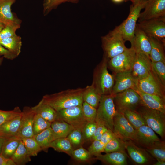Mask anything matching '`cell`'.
<instances>
[{
	"label": "cell",
	"instance_id": "cell-14",
	"mask_svg": "<svg viewBox=\"0 0 165 165\" xmlns=\"http://www.w3.org/2000/svg\"><path fill=\"white\" fill-rule=\"evenodd\" d=\"M139 22L152 19H165V0H147Z\"/></svg>",
	"mask_w": 165,
	"mask_h": 165
},
{
	"label": "cell",
	"instance_id": "cell-3",
	"mask_svg": "<svg viewBox=\"0 0 165 165\" xmlns=\"http://www.w3.org/2000/svg\"><path fill=\"white\" fill-rule=\"evenodd\" d=\"M112 94L101 95L97 110L95 122L113 132L114 118L117 112Z\"/></svg>",
	"mask_w": 165,
	"mask_h": 165
},
{
	"label": "cell",
	"instance_id": "cell-31",
	"mask_svg": "<svg viewBox=\"0 0 165 165\" xmlns=\"http://www.w3.org/2000/svg\"><path fill=\"white\" fill-rule=\"evenodd\" d=\"M21 138L17 136L7 138L2 146L0 154L7 158H10L18 146Z\"/></svg>",
	"mask_w": 165,
	"mask_h": 165
},
{
	"label": "cell",
	"instance_id": "cell-55",
	"mask_svg": "<svg viewBox=\"0 0 165 165\" xmlns=\"http://www.w3.org/2000/svg\"><path fill=\"white\" fill-rule=\"evenodd\" d=\"M3 57H0V66L2 65V63L3 62Z\"/></svg>",
	"mask_w": 165,
	"mask_h": 165
},
{
	"label": "cell",
	"instance_id": "cell-53",
	"mask_svg": "<svg viewBox=\"0 0 165 165\" xmlns=\"http://www.w3.org/2000/svg\"><path fill=\"white\" fill-rule=\"evenodd\" d=\"M5 26L4 24L0 22V33L2 30Z\"/></svg>",
	"mask_w": 165,
	"mask_h": 165
},
{
	"label": "cell",
	"instance_id": "cell-45",
	"mask_svg": "<svg viewBox=\"0 0 165 165\" xmlns=\"http://www.w3.org/2000/svg\"><path fill=\"white\" fill-rule=\"evenodd\" d=\"M97 125L95 122H87L83 128L82 133L84 140H90L93 135Z\"/></svg>",
	"mask_w": 165,
	"mask_h": 165
},
{
	"label": "cell",
	"instance_id": "cell-32",
	"mask_svg": "<svg viewBox=\"0 0 165 165\" xmlns=\"http://www.w3.org/2000/svg\"><path fill=\"white\" fill-rule=\"evenodd\" d=\"M50 147L53 148L55 151L63 152L71 156L73 147L67 137L57 138L50 143Z\"/></svg>",
	"mask_w": 165,
	"mask_h": 165
},
{
	"label": "cell",
	"instance_id": "cell-12",
	"mask_svg": "<svg viewBox=\"0 0 165 165\" xmlns=\"http://www.w3.org/2000/svg\"><path fill=\"white\" fill-rule=\"evenodd\" d=\"M113 132L124 141L135 140L136 130L129 123L122 112H117L114 117Z\"/></svg>",
	"mask_w": 165,
	"mask_h": 165
},
{
	"label": "cell",
	"instance_id": "cell-27",
	"mask_svg": "<svg viewBox=\"0 0 165 165\" xmlns=\"http://www.w3.org/2000/svg\"><path fill=\"white\" fill-rule=\"evenodd\" d=\"M0 43L10 52L18 56L22 46L21 37L16 34L0 40Z\"/></svg>",
	"mask_w": 165,
	"mask_h": 165
},
{
	"label": "cell",
	"instance_id": "cell-50",
	"mask_svg": "<svg viewBox=\"0 0 165 165\" xmlns=\"http://www.w3.org/2000/svg\"><path fill=\"white\" fill-rule=\"evenodd\" d=\"M0 165H16L10 158H7L0 154Z\"/></svg>",
	"mask_w": 165,
	"mask_h": 165
},
{
	"label": "cell",
	"instance_id": "cell-20",
	"mask_svg": "<svg viewBox=\"0 0 165 165\" xmlns=\"http://www.w3.org/2000/svg\"><path fill=\"white\" fill-rule=\"evenodd\" d=\"M140 95L142 105L165 113V98L160 96L136 90Z\"/></svg>",
	"mask_w": 165,
	"mask_h": 165
},
{
	"label": "cell",
	"instance_id": "cell-30",
	"mask_svg": "<svg viewBox=\"0 0 165 165\" xmlns=\"http://www.w3.org/2000/svg\"><path fill=\"white\" fill-rule=\"evenodd\" d=\"M10 159L16 165H25L31 161V156L28 154L21 140Z\"/></svg>",
	"mask_w": 165,
	"mask_h": 165
},
{
	"label": "cell",
	"instance_id": "cell-43",
	"mask_svg": "<svg viewBox=\"0 0 165 165\" xmlns=\"http://www.w3.org/2000/svg\"><path fill=\"white\" fill-rule=\"evenodd\" d=\"M76 160L80 161H86L89 160L91 155L88 151L82 147L73 150L72 156Z\"/></svg>",
	"mask_w": 165,
	"mask_h": 165
},
{
	"label": "cell",
	"instance_id": "cell-24",
	"mask_svg": "<svg viewBox=\"0 0 165 165\" xmlns=\"http://www.w3.org/2000/svg\"><path fill=\"white\" fill-rule=\"evenodd\" d=\"M149 38L151 46L149 56L152 62L165 61V44L154 37H149Z\"/></svg>",
	"mask_w": 165,
	"mask_h": 165
},
{
	"label": "cell",
	"instance_id": "cell-41",
	"mask_svg": "<svg viewBox=\"0 0 165 165\" xmlns=\"http://www.w3.org/2000/svg\"><path fill=\"white\" fill-rule=\"evenodd\" d=\"M70 1V0H44L43 4L44 15H47L61 4Z\"/></svg>",
	"mask_w": 165,
	"mask_h": 165
},
{
	"label": "cell",
	"instance_id": "cell-23",
	"mask_svg": "<svg viewBox=\"0 0 165 165\" xmlns=\"http://www.w3.org/2000/svg\"><path fill=\"white\" fill-rule=\"evenodd\" d=\"M21 116L22 114L8 121L0 126V136L5 138H9L16 136L19 128Z\"/></svg>",
	"mask_w": 165,
	"mask_h": 165
},
{
	"label": "cell",
	"instance_id": "cell-57",
	"mask_svg": "<svg viewBox=\"0 0 165 165\" xmlns=\"http://www.w3.org/2000/svg\"><path fill=\"white\" fill-rule=\"evenodd\" d=\"M79 0H70V2L73 3L77 2Z\"/></svg>",
	"mask_w": 165,
	"mask_h": 165
},
{
	"label": "cell",
	"instance_id": "cell-10",
	"mask_svg": "<svg viewBox=\"0 0 165 165\" xmlns=\"http://www.w3.org/2000/svg\"><path fill=\"white\" fill-rule=\"evenodd\" d=\"M138 88L144 93L165 98V86L162 83L152 68L147 76L139 80Z\"/></svg>",
	"mask_w": 165,
	"mask_h": 165
},
{
	"label": "cell",
	"instance_id": "cell-40",
	"mask_svg": "<svg viewBox=\"0 0 165 165\" xmlns=\"http://www.w3.org/2000/svg\"><path fill=\"white\" fill-rule=\"evenodd\" d=\"M152 66L162 83L165 86V61L152 62Z\"/></svg>",
	"mask_w": 165,
	"mask_h": 165
},
{
	"label": "cell",
	"instance_id": "cell-25",
	"mask_svg": "<svg viewBox=\"0 0 165 165\" xmlns=\"http://www.w3.org/2000/svg\"><path fill=\"white\" fill-rule=\"evenodd\" d=\"M32 108L35 113L39 115L51 123L56 120L57 111L42 100L38 104Z\"/></svg>",
	"mask_w": 165,
	"mask_h": 165
},
{
	"label": "cell",
	"instance_id": "cell-1",
	"mask_svg": "<svg viewBox=\"0 0 165 165\" xmlns=\"http://www.w3.org/2000/svg\"><path fill=\"white\" fill-rule=\"evenodd\" d=\"M84 88L69 89L44 96L42 100L56 111L82 105Z\"/></svg>",
	"mask_w": 165,
	"mask_h": 165
},
{
	"label": "cell",
	"instance_id": "cell-5",
	"mask_svg": "<svg viewBox=\"0 0 165 165\" xmlns=\"http://www.w3.org/2000/svg\"><path fill=\"white\" fill-rule=\"evenodd\" d=\"M101 41L104 55L109 59L123 53L127 48L122 34L116 28L102 37Z\"/></svg>",
	"mask_w": 165,
	"mask_h": 165
},
{
	"label": "cell",
	"instance_id": "cell-22",
	"mask_svg": "<svg viewBox=\"0 0 165 165\" xmlns=\"http://www.w3.org/2000/svg\"><path fill=\"white\" fill-rule=\"evenodd\" d=\"M96 159L104 163L112 165H126L127 164V155L125 152H115L100 154Z\"/></svg>",
	"mask_w": 165,
	"mask_h": 165
},
{
	"label": "cell",
	"instance_id": "cell-44",
	"mask_svg": "<svg viewBox=\"0 0 165 165\" xmlns=\"http://www.w3.org/2000/svg\"><path fill=\"white\" fill-rule=\"evenodd\" d=\"M21 25L11 24L6 25L0 33V40L12 37L16 34V31L20 28Z\"/></svg>",
	"mask_w": 165,
	"mask_h": 165
},
{
	"label": "cell",
	"instance_id": "cell-54",
	"mask_svg": "<svg viewBox=\"0 0 165 165\" xmlns=\"http://www.w3.org/2000/svg\"><path fill=\"white\" fill-rule=\"evenodd\" d=\"M125 0H112L113 2L116 3H120Z\"/></svg>",
	"mask_w": 165,
	"mask_h": 165
},
{
	"label": "cell",
	"instance_id": "cell-11",
	"mask_svg": "<svg viewBox=\"0 0 165 165\" xmlns=\"http://www.w3.org/2000/svg\"><path fill=\"white\" fill-rule=\"evenodd\" d=\"M139 22L138 25L148 37L157 38L165 44V19H152Z\"/></svg>",
	"mask_w": 165,
	"mask_h": 165
},
{
	"label": "cell",
	"instance_id": "cell-39",
	"mask_svg": "<svg viewBox=\"0 0 165 165\" xmlns=\"http://www.w3.org/2000/svg\"><path fill=\"white\" fill-rule=\"evenodd\" d=\"M82 106L83 114L87 122H95L97 113L96 108L84 101Z\"/></svg>",
	"mask_w": 165,
	"mask_h": 165
},
{
	"label": "cell",
	"instance_id": "cell-17",
	"mask_svg": "<svg viewBox=\"0 0 165 165\" xmlns=\"http://www.w3.org/2000/svg\"><path fill=\"white\" fill-rule=\"evenodd\" d=\"M131 47L136 53L141 52L148 56L151 50V44L149 37L139 27L137 24L135 29L134 36Z\"/></svg>",
	"mask_w": 165,
	"mask_h": 165
},
{
	"label": "cell",
	"instance_id": "cell-33",
	"mask_svg": "<svg viewBox=\"0 0 165 165\" xmlns=\"http://www.w3.org/2000/svg\"><path fill=\"white\" fill-rule=\"evenodd\" d=\"M122 113L135 129L137 130L143 125H146L144 118L136 110H126Z\"/></svg>",
	"mask_w": 165,
	"mask_h": 165
},
{
	"label": "cell",
	"instance_id": "cell-9",
	"mask_svg": "<svg viewBox=\"0 0 165 165\" xmlns=\"http://www.w3.org/2000/svg\"><path fill=\"white\" fill-rule=\"evenodd\" d=\"M136 52L133 48H127L120 54L108 60V66L114 74L131 72Z\"/></svg>",
	"mask_w": 165,
	"mask_h": 165
},
{
	"label": "cell",
	"instance_id": "cell-15",
	"mask_svg": "<svg viewBox=\"0 0 165 165\" xmlns=\"http://www.w3.org/2000/svg\"><path fill=\"white\" fill-rule=\"evenodd\" d=\"M149 56L141 52L136 53L131 70L133 75L139 80L148 75L152 69Z\"/></svg>",
	"mask_w": 165,
	"mask_h": 165
},
{
	"label": "cell",
	"instance_id": "cell-42",
	"mask_svg": "<svg viewBox=\"0 0 165 165\" xmlns=\"http://www.w3.org/2000/svg\"><path fill=\"white\" fill-rule=\"evenodd\" d=\"M67 137L74 147L80 146L84 141L82 131L76 129H74Z\"/></svg>",
	"mask_w": 165,
	"mask_h": 165
},
{
	"label": "cell",
	"instance_id": "cell-13",
	"mask_svg": "<svg viewBox=\"0 0 165 165\" xmlns=\"http://www.w3.org/2000/svg\"><path fill=\"white\" fill-rule=\"evenodd\" d=\"M115 75V82L111 94L113 95L129 89L135 90L138 88L139 80L132 75L131 72H120Z\"/></svg>",
	"mask_w": 165,
	"mask_h": 165
},
{
	"label": "cell",
	"instance_id": "cell-26",
	"mask_svg": "<svg viewBox=\"0 0 165 165\" xmlns=\"http://www.w3.org/2000/svg\"><path fill=\"white\" fill-rule=\"evenodd\" d=\"M50 127L53 131L54 139L67 137L74 129L70 125L59 120H56L52 122Z\"/></svg>",
	"mask_w": 165,
	"mask_h": 165
},
{
	"label": "cell",
	"instance_id": "cell-37",
	"mask_svg": "<svg viewBox=\"0 0 165 165\" xmlns=\"http://www.w3.org/2000/svg\"><path fill=\"white\" fill-rule=\"evenodd\" d=\"M29 155L31 156H37L42 150L41 148L34 137L20 138Z\"/></svg>",
	"mask_w": 165,
	"mask_h": 165
},
{
	"label": "cell",
	"instance_id": "cell-51",
	"mask_svg": "<svg viewBox=\"0 0 165 165\" xmlns=\"http://www.w3.org/2000/svg\"><path fill=\"white\" fill-rule=\"evenodd\" d=\"M6 138L0 136V154L1 152L2 146Z\"/></svg>",
	"mask_w": 165,
	"mask_h": 165
},
{
	"label": "cell",
	"instance_id": "cell-6",
	"mask_svg": "<svg viewBox=\"0 0 165 165\" xmlns=\"http://www.w3.org/2000/svg\"><path fill=\"white\" fill-rule=\"evenodd\" d=\"M114 95L117 112H122L126 110H136L137 108L142 105L140 95L134 89H127Z\"/></svg>",
	"mask_w": 165,
	"mask_h": 165
},
{
	"label": "cell",
	"instance_id": "cell-36",
	"mask_svg": "<svg viewBox=\"0 0 165 165\" xmlns=\"http://www.w3.org/2000/svg\"><path fill=\"white\" fill-rule=\"evenodd\" d=\"M51 124V123L44 119L39 115L35 113L32 124L34 135L40 133L46 129L50 127Z\"/></svg>",
	"mask_w": 165,
	"mask_h": 165
},
{
	"label": "cell",
	"instance_id": "cell-28",
	"mask_svg": "<svg viewBox=\"0 0 165 165\" xmlns=\"http://www.w3.org/2000/svg\"><path fill=\"white\" fill-rule=\"evenodd\" d=\"M42 150L48 151L51 142L54 140L53 130L50 127L33 136Z\"/></svg>",
	"mask_w": 165,
	"mask_h": 165
},
{
	"label": "cell",
	"instance_id": "cell-52",
	"mask_svg": "<svg viewBox=\"0 0 165 165\" xmlns=\"http://www.w3.org/2000/svg\"><path fill=\"white\" fill-rule=\"evenodd\" d=\"M154 165H165V161L160 160H157V161L154 163Z\"/></svg>",
	"mask_w": 165,
	"mask_h": 165
},
{
	"label": "cell",
	"instance_id": "cell-47",
	"mask_svg": "<svg viewBox=\"0 0 165 165\" xmlns=\"http://www.w3.org/2000/svg\"><path fill=\"white\" fill-rule=\"evenodd\" d=\"M97 125V127L94 133L90 140H100L103 134L108 130V128L105 126L102 125Z\"/></svg>",
	"mask_w": 165,
	"mask_h": 165
},
{
	"label": "cell",
	"instance_id": "cell-46",
	"mask_svg": "<svg viewBox=\"0 0 165 165\" xmlns=\"http://www.w3.org/2000/svg\"><path fill=\"white\" fill-rule=\"evenodd\" d=\"M88 148V151L91 156H96L104 152L105 145L100 140H94Z\"/></svg>",
	"mask_w": 165,
	"mask_h": 165
},
{
	"label": "cell",
	"instance_id": "cell-4",
	"mask_svg": "<svg viewBox=\"0 0 165 165\" xmlns=\"http://www.w3.org/2000/svg\"><path fill=\"white\" fill-rule=\"evenodd\" d=\"M147 0H141L132 3L130 7V13L127 18L119 25L116 28L122 34L125 41L132 43L134 33L141 11L144 8Z\"/></svg>",
	"mask_w": 165,
	"mask_h": 165
},
{
	"label": "cell",
	"instance_id": "cell-18",
	"mask_svg": "<svg viewBox=\"0 0 165 165\" xmlns=\"http://www.w3.org/2000/svg\"><path fill=\"white\" fill-rule=\"evenodd\" d=\"M16 0H0V22L5 25H21V20L11 11V6Z\"/></svg>",
	"mask_w": 165,
	"mask_h": 165
},
{
	"label": "cell",
	"instance_id": "cell-21",
	"mask_svg": "<svg viewBox=\"0 0 165 165\" xmlns=\"http://www.w3.org/2000/svg\"><path fill=\"white\" fill-rule=\"evenodd\" d=\"M136 130L135 141L146 148L160 141L154 131L147 125L140 127Z\"/></svg>",
	"mask_w": 165,
	"mask_h": 165
},
{
	"label": "cell",
	"instance_id": "cell-35",
	"mask_svg": "<svg viewBox=\"0 0 165 165\" xmlns=\"http://www.w3.org/2000/svg\"><path fill=\"white\" fill-rule=\"evenodd\" d=\"M125 141L117 136L105 145L104 152H125Z\"/></svg>",
	"mask_w": 165,
	"mask_h": 165
},
{
	"label": "cell",
	"instance_id": "cell-49",
	"mask_svg": "<svg viewBox=\"0 0 165 165\" xmlns=\"http://www.w3.org/2000/svg\"><path fill=\"white\" fill-rule=\"evenodd\" d=\"M0 55L8 60H12L17 56L10 52L0 43Z\"/></svg>",
	"mask_w": 165,
	"mask_h": 165
},
{
	"label": "cell",
	"instance_id": "cell-7",
	"mask_svg": "<svg viewBox=\"0 0 165 165\" xmlns=\"http://www.w3.org/2000/svg\"><path fill=\"white\" fill-rule=\"evenodd\" d=\"M138 112L144 118L146 125L163 138L165 134V113L142 106Z\"/></svg>",
	"mask_w": 165,
	"mask_h": 165
},
{
	"label": "cell",
	"instance_id": "cell-16",
	"mask_svg": "<svg viewBox=\"0 0 165 165\" xmlns=\"http://www.w3.org/2000/svg\"><path fill=\"white\" fill-rule=\"evenodd\" d=\"M19 129L16 136L20 138L32 137L34 136L32 124L35 114L32 107L25 106L22 111Z\"/></svg>",
	"mask_w": 165,
	"mask_h": 165
},
{
	"label": "cell",
	"instance_id": "cell-29",
	"mask_svg": "<svg viewBox=\"0 0 165 165\" xmlns=\"http://www.w3.org/2000/svg\"><path fill=\"white\" fill-rule=\"evenodd\" d=\"M101 96L92 84L84 88L82 98L83 101L96 108L98 106Z\"/></svg>",
	"mask_w": 165,
	"mask_h": 165
},
{
	"label": "cell",
	"instance_id": "cell-19",
	"mask_svg": "<svg viewBox=\"0 0 165 165\" xmlns=\"http://www.w3.org/2000/svg\"><path fill=\"white\" fill-rule=\"evenodd\" d=\"M125 148L134 163L138 165H144L149 162L151 158L146 150L138 147L131 140L125 141Z\"/></svg>",
	"mask_w": 165,
	"mask_h": 165
},
{
	"label": "cell",
	"instance_id": "cell-38",
	"mask_svg": "<svg viewBox=\"0 0 165 165\" xmlns=\"http://www.w3.org/2000/svg\"><path fill=\"white\" fill-rule=\"evenodd\" d=\"M21 114L22 111L18 107H15L10 111L0 109V126L8 121Z\"/></svg>",
	"mask_w": 165,
	"mask_h": 165
},
{
	"label": "cell",
	"instance_id": "cell-56",
	"mask_svg": "<svg viewBox=\"0 0 165 165\" xmlns=\"http://www.w3.org/2000/svg\"><path fill=\"white\" fill-rule=\"evenodd\" d=\"M130 0V1H131L132 2V3H134L141 0Z\"/></svg>",
	"mask_w": 165,
	"mask_h": 165
},
{
	"label": "cell",
	"instance_id": "cell-34",
	"mask_svg": "<svg viewBox=\"0 0 165 165\" xmlns=\"http://www.w3.org/2000/svg\"><path fill=\"white\" fill-rule=\"evenodd\" d=\"M146 150L157 161H165V144L164 141H158L147 147Z\"/></svg>",
	"mask_w": 165,
	"mask_h": 165
},
{
	"label": "cell",
	"instance_id": "cell-8",
	"mask_svg": "<svg viewBox=\"0 0 165 165\" xmlns=\"http://www.w3.org/2000/svg\"><path fill=\"white\" fill-rule=\"evenodd\" d=\"M82 105L57 111L56 120L64 121L74 129L82 131L87 123L83 114Z\"/></svg>",
	"mask_w": 165,
	"mask_h": 165
},
{
	"label": "cell",
	"instance_id": "cell-2",
	"mask_svg": "<svg viewBox=\"0 0 165 165\" xmlns=\"http://www.w3.org/2000/svg\"><path fill=\"white\" fill-rule=\"evenodd\" d=\"M109 59L104 55L94 72L92 84L101 95L111 94L114 83L115 75L110 74L108 70Z\"/></svg>",
	"mask_w": 165,
	"mask_h": 165
},
{
	"label": "cell",
	"instance_id": "cell-48",
	"mask_svg": "<svg viewBox=\"0 0 165 165\" xmlns=\"http://www.w3.org/2000/svg\"><path fill=\"white\" fill-rule=\"evenodd\" d=\"M117 135L111 130L108 129L102 135L101 141L105 145Z\"/></svg>",
	"mask_w": 165,
	"mask_h": 165
}]
</instances>
